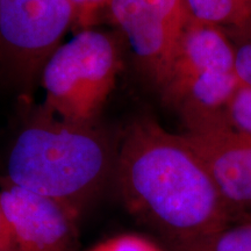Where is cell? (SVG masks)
I'll return each instance as SVG.
<instances>
[{
  "label": "cell",
  "mask_w": 251,
  "mask_h": 251,
  "mask_svg": "<svg viewBox=\"0 0 251 251\" xmlns=\"http://www.w3.org/2000/svg\"><path fill=\"white\" fill-rule=\"evenodd\" d=\"M113 179L128 213L165 244L231 224L201 159L180 134L169 133L152 118H137L128 125Z\"/></svg>",
  "instance_id": "6da1fadb"
},
{
  "label": "cell",
  "mask_w": 251,
  "mask_h": 251,
  "mask_svg": "<svg viewBox=\"0 0 251 251\" xmlns=\"http://www.w3.org/2000/svg\"><path fill=\"white\" fill-rule=\"evenodd\" d=\"M117 156L118 148L93 126L41 112L15 139L6 180L56 200L79 218L114 177Z\"/></svg>",
  "instance_id": "7a4b0ae2"
},
{
  "label": "cell",
  "mask_w": 251,
  "mask_h": 251,
  "mask_svg": "<svg viewBox=\"0 0 251 251\" xmlns=\"http://www.w3.org/2000/svg\"><path fill=\"white\" fill-rule=\"evenodd\" d=\"M120 67L114 37L90 28L80 30L42 69V113L68 124L93 126L114 90Z\"/></svg>",
  "instance_id": "3957f363"
},
{
  "label": "cell",
  "mask_w": 251,
  "mask_h": 251,
  "mask_svg": "<svg viewBox=\"0 0 251 251\" xmlns=\"http://www.w3.org/2000/svg\"><path fill=\"white\" fill-rule=\"evenodd\" d=\"M75 21L69 0H0V59L29 83Z\"/></svg>",
  "instance_id": "277c9868"
},
{
  "label": "cell",
  "mask_w": 251,
  "mask_h": 251,
  "mask_svg": "<svg viewBox=\"0 0 251 251\" xmlns=\"http://www.w3.org/2000/svg\"><path fill=\"white\" fill-rule=\"evenodd\" d=\"M107 7L141 74L159 90L192 20L185 0H109Z\"/></svg>",
  "instance_id": "5b68a950"
},
{
  "label": "cell",
  "mask_w": 251,
  "mask_h": 251,
  "mask_svg": "<svg viewBox=\"0 0 251 251\" xmlns=\"http://www.w3.org/2000/svg\"><path fill=\"white\" fill-rule=\"evenodd\" d=\"M181 137L201 159L231 224L251 216V135L230 121L186 129Z\"/></svg>",
  "instance_id": "8992f818"
},
{
  "label": "cell",
  "mask_w": 251,
  "mask_h": 251,
  "mask_svg": "<svg viewBox=\"0 0 251 251\" xmlns=\"http://www.w3.org/2000/svg\"><path fill=\"white\" fill-rule=\"evenodd\" d=\"M0 205L17 251H76L79 218L64 205L7 180Z\"/></svg>",
  "instance_id": "52a82bcc"
},
{
  "label": "cell",
  "mask_w": 251,
  "mask_h": 251,
  "mask_svg": "<svg viewBox=\"0 0 251 251\" xmlns=\"http://www.w3.org/2000/svg\"><path fill=\"white\" fill-rule=\"evenodd\" d=\"M165 251H251V221L234 222L196 238L168 243Z\"/></svg>",
  "instance_id": "ba28073f"
},
{
  "label": "cell",
  "mask_w": 251,
  "mask_h": 251,
  "mask_svg": "<svg viewBox=\"0 0 251 251\" xmlns=\"http://www.w3.org/2000/svg\"><path fill=\"white\" fill-rule=\"evenodd\" d=\"M194 20L231 29L251 19L250 0H185Z\"/></svg>",
  "instance_id": "9c48e42d"
},
{
  "label": "cell",
  "mask_w": 251,
  "mask_h": 251,
  "mask_svg": "<svg viewBox=\"0 0 251 251\" xmlns=\"http://www.w3.org/2000/svg\"><path fill=\"white\" fill-rule=\"evenodd\" d=\"M225 30L234 48L235 72L238 80L251 89V19L241 27Z\"/></svg>",
  "instance_id": "30bf717a"
},
{
  "label": "cell",
  "mask_w": 251,
  "mask_h": 251,
  "mask_svg": "<svg viewBox=\"0 0 251 251\" xmlns=\"http://www.w3.org/2000/svg\"><path fill=\"white\" fill-rule=\"evenodd\" d=\"M228 118L230 124L237 129L251 135V89L238 87L228 108Z\"/></svg>",
  "instance_id": "8fae6325"
},
{
  "label": "cell",
  "mask_w": 251,
  "mask_h": 251,
  "mask_svg": "<svg viewBox=\"0 0 251 251\" xmlns=\"http://www.w3.org/2000/svg\"><path fill=\"white\" fill-rule=\"evenodd\" d=\"M90 251H165L149 238L140 235L125 234L109 238Z\"/></svg>",
  "instance_id": "7c38bea8"
},
{
  "label": "cell",
  "mask_w": 251,
  "mask_h": 251,
  "mask_svg": "<svg viewBox=\"0 0 251 251\" xmlns=\"http://www.w3.org/2000/svg\"><path fill=\"white\" fill-rule=\"evenodd\" d=\"M76 12V23L84 29H89L100 9L107 7L109 0H69Z\"/></svg>",
  "instance_id": "4fadbf2b"
},
{
  "label": "cell",
  "mask_w": 251,
  "mask_h": 251,
  "mask_svg": "<svg viewBox=\"0 0 251 251\" xmlns=\"http://www.w3.org/2000/svg\"><path fill=\"white\" fill-rule=\"evenodd\" d=\"M0 251H17L11 229L0 205Z\"/></svg>",
  "instance_id": "5bb4252c"
},
{
  "label": "cell",
  "mask_w": 251,
  "mask_h": 251,
  "mask_svg": "<svg viewBox=\"0 0 251 251\" xmlns=\"http://www.w3.org/2000/svg\"><path fill=\"white\" fill-rule=\"evenodd\" d=\"M247 221H251V216H250V218H249V219H248V220H247Z\"/></svg>",
  "instance_id": "9a60e30c"
},
{
  "label": "cell",
  "mask_w": 251,
  "mask_h": 251,
  "mask_svg": "<svg viewBox=\"0 0 251 251\" xmlns=\"http://www.w3.org/2000/svg\"><path fill=\"white\" fill-rule=\"evenodd\" d=\"M250 1H251V0H250Z\"/></svg>",
  "instance_id": "2e32d148"
}]
</instances>
